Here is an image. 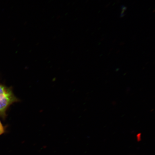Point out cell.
Listing matches in <instances>:
<instances>
[{"instance_id":"6da1fadb","label":"cell","mask_w":155,"mask_h":155,"mask_svg":"<svg viewBox=\"0 0 155 155\" xmlns=\"http://www.w3.org/2000/svg\"><path fill=\"white\" fill-rule=\"evenodd\" d=\"M18 101L11 90L0 85V113H5L11 104Z\"/></svg>"},{"instance_id":"7a4b0ae2","label":"cell","mask_w":155,"mask_h":155,"mask_svg":"<svg viewBox=\"0 0 155 155\" xmlns=\"http://www.w3.org/2000/svg\"><path fill=\"white\" fill-rule=\"evenodd\" d=\"M4 132V129L1 122H0V135L2 134Z\"/></svg>"}]
</instances>
